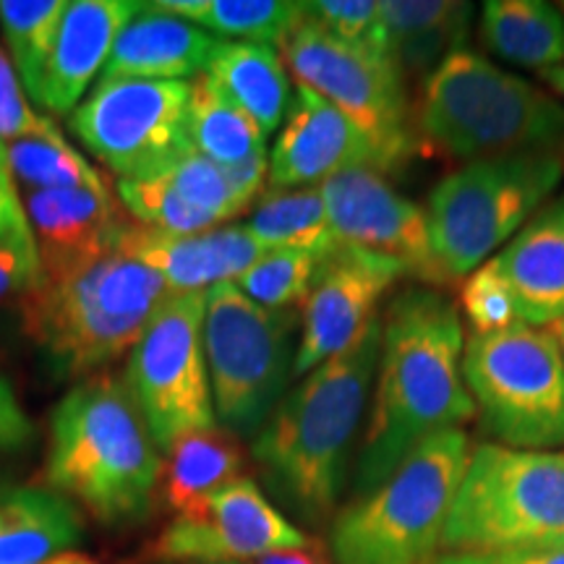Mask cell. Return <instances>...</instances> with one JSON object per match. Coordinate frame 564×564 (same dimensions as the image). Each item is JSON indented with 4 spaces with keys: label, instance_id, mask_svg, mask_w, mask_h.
Here are the masks:
<instances>
[{
    "label": "cell",
    "instance_id": "cell-1",
    "mask_svg": "<svg viewBox=\"0 0 564 564\" xmlns=\"http://www.w3.org/2000/svg\"><path fill=\"white\" fill-rule=\"evenodd\" d=\"M463 350L460 312L447 295L411 288L392 299L382 316L373 405L352 474L356 497L387 481L429 436L476 419Z\"/></svg>",
    "mask_w": 564,
    "mask_h": 564
},
{
    "label": "cell",
    "instance_id": "cell-2",
    "mask_svg": "<svg viewBox=\"0 0 564 564\" xmlns=\"http://www.w3.org/2000/svg\"><path fill=\"white\" fill-rule=\"evenodd\" d=\"M382 350V316L356 343L316 366L282 398L253 436L251 457L280 512L319 528L333 518L348 481L352 442L361 426Z\"/></svg>",
    "mask_w": 564,
    "mask_h": 564
},
{
    "label": "cell",
    "instance_id": "cell-3",
    "mask_svg": "<svg viewBox=\"0 0 564 564\" xmlns=\"http://www.w3.org/2000/svg\"><path fill=\"white\" fill-rule=\"evenodd\" d=\"M160 474V449L123 377L91 373L55 408L45 481L97 523H144L158 505Z\"/></svg>",
    "mask_w": 564,
    "mask_h": 564
},
{
    "label": "cell",
    "instance_id": "cell-4",
    "mask_svg": "<svg viewBox=\"0 0 564 564\" xmlns=\"http://www.w3.org/2000/svg\"><path fill=\"white\" fill-rule=\"evenodd\" d=\"M171 295L158 272L112 249L42 270L37 285L17 303L21 329L47 369L76 379L131 352Z\"/></svg>",
    "mask_w": 564,
    "mask_h": 564
},
{
    "label": "cell",
    "instance_id": "cell-5",
    "mask_svg": "<svg viewBox=\"0 0 564 564\" xmlns=\"http://www.w3.org/2000/svg\"><path fill=\"white\" fill-rule=\"evenodd\" d=\"M419 137L460 160L564 147V105L474 51H457L423 82Z\"/></svg>",
    "mask_w": 564,
    "mask_h": 564
},
{
    "label": "cell",
    "instance_id": "cell-6",
    "mask_svg": "<svg viewBox=\"0 0 564 564\" xmlns=\"http://www.w3.org/2000/svg\"><path fill=\"white\" fill-rule=\"evenodd\" d=\"M470 455L463 429L421 442L398 470L358 494L329 523L335 564H429Z\"/></svg>",
    "mask_w": 564,
    "mask_h": 564
},
{
    "label": "cell",
    "instance_id": "cell-7",
    "mask_svg": "<svg viewBox=\"0 0 564 564\" xmlns=\"http://www.w3.org/2000/svg\"><path fill=\"white\" fill-rule=\"evenodd\" d=\"M564 546V453L470 447L444 520L447 554Z\"/></svg>",
    "mask_w": 564,
    "mask_h": 564
},
{
    "label": "cell",
    "instance_id": "cell-8",
    "mask_svg": "<svg viewBox=\"0 0 564 564\" xmlns=\"http://www.w3.org/2000/svg\"><path fill=\"white\" fill-rule=\"evenodd\" d=\"M556 154L523 152L465 162L429 194L426 220L436 259L449 280L468 278L525 228L556 192Z\"/></svg>",
    "mask_w": 564,
    "mask_h": 564
},
{
    "label": "cell",
    "instance_id": "cell-9",
    "mask_svg": "<svg viewBox=\"0 0 564 564\" xmlns=\"http://www.w3.org/2000/svg\"><path fill=\"white\" fill-rule=\"evenodd\" d=\"M301 316L295 308L259 306L223 282L207 291L204 352L212 405L220 429L236 440H251L264 429L285 398L299 352Z\"/></svg>",
    "mask_w": 564,
    "mask_h": 564
},
{
    "label": "cell",
    "instance_id": "cell-10",
    "mask_svg": "<svg viewBox=\"0 0 564 564\" xmlns=\"http://www.w3.org/2000/svg\"><path fill=\"white\" fill-rule=\"evenodd\" d=\"M463 379L497 444L535 453L564 447V356L549 329L518 324L497 335L470 333Z\"/></svg>",
    "mask_w": 564,
    "mask_h": 564
},
{
    "label": "cell",
    "instance_id": "cell-11",
    "mask_svg": "<svg viewBox=\"0 0 564 564\" xmlns=\"http://www.w3.org/2000/svg\"><path fill=\"white\" fill-rule=\"evenodd\" d=\"M280 55L301 87L316 91L377 139L392 171L419 152L421 137L405 76L390 55L350 45L322 30L306 13L280 42Z\"/></svg>",
    "mask_w": 564,
    "mask_h": 564
},
{
    "label": "cell",
    "instance_id": "cell-12",
    "mask_svg": "<svg viewBox=\"0 0 564 564\" xmlns=\"http://www.w3.org/2000/svg\"><path fill=\"white\" fill-rule=\"evenodd\" d=\"M204 314L207 293H173L129 352L123 379L162 455L181 436L217 426Z\"/></svg>",
    "mask_w": 564,
    "mask_h": 564
},
{
    "label": "cell",
    "instance_id": "cell-13",
    "mask_svg": "<svg viewBox=\"0 0 564 564\" xmlns=\"http://www.w3.org/2000/svg\"><path fill=\"white\" fill-rule=\"evenodd\" d=\"M192 82L100 79L68 116L76 139L121 181L158 178L192 152Z\"/></svg>",
    "mask_w": 564,
    "mask_h": 564
},
{
    "label": "cell",
    "instance_id": "cell-14",
    "mask_svg": "<svg viewBox=\"0 0 564 564\" xmlns=\"http://www.w3.org/2000/svg\"><path fill=\"white\" fill-rule=\"evenodd\" d=\"M308 541L312 539L267 499L262 486L241 476L212 494L196 514L173 518L147 549L144 562H251L272 552L301 549Z\"/></svg>",
    "mask_w": 564,
    "mask_h": 564
},
{
    "label": "cell",
    "instance_id": "cell-15",
    "mask_svg": "<svg viewBox=\"0 0 564 564\" xmlns=\"http://www.w3.org/2000/svg\"><path fill=\"white\" fill-rule=\"evenodd\" d=\"M337 241L403 264L426 285L453 282L436 259L426 209L390 186L384 173L350 167L319 186Z\"/></svg>",
    "mask_w": 564,
    "mask_h": 564
},
{
    "label": "cell",
    "instance_id": "cell-16",
    "mask_svg": "<svg viewBox=\"0 0 564 564\" xmlns=\"http://www.w3.org/2000/svg\"><path fill=\"white\" fill-rule=\"evenodd\" d=\"M411 278L403 264L379 253L340 243L324 259L308 299L301 303V335L293 377H306L316 366L343 352L369 324L387 291Z\"/></svg>",
    "mask_w": 564,
    "mask_h": 564
},
{
    "label": "cell",
    "instance_id": "cell-17",
    "mask_svg": "<svg viewBox=\"0 0 564 564\" xmlns=\"http://www.w3.org/2000/svg\"><path fill=\"white\" fill-rule=\"evenodd\" d=\"M350 167L392 173L390 160L371 133L316 91L295 84L291 108L270 152L272 192L316 188Z\"/></svg>",
    "mask_w": 564,
    "mask_h": 564
},
{
    "label": "cell",
    "instance_id": "cell-18",
    "mask_svg": "<svg viewBox=\"0 0 564 564\" xmlns=\"http://www.w3.org/2000/svg\"><path fill=\"white\" fill-rule=\"evenodd\" d=\"M118 251L158 272L171 293H207L223 282H236L267 253L246 225L175 236L137 220L126 225Z\"/></svg>",
    "mask_w": 564,
    "mask_h": 564
},
{
    "label": "cell",
    "instance_id": "cell-19",
    "mask_svg": "<svg viewBox=\"0 0 564 564\" xmlns=\"http://www.w3.org/2000/svg\"><path fill=\"white\" fill-rule=\"evenodd\" d=\"M137 0H74L58 26L40 82L37 105L70 116L110 58L123 26L141 11Z\"/></svg>",
    "mask_w": 564,
    "mask_h": 564
},
{
    "label": "cell",
    "instance_id": "cell-20",
    "mask_svg": "<svg viewBox=\"0 0 564 564\" xmlns=\"http://www.w3.org/2000/svg\"><path fill=\"white\" fill-rule=\"evenodd\" d=\"M24 207L40 249L42 270H55L118 249V238L131 223L112 194H97L89 188L26 192Z\"/></svg>",
    "mask_w": 564,
    "mask_h": 564
},
{
    "label": "cell",
    "instance_id": "cell-21",
    "mask_svg": "<svg viewBox=\"0 0 564 564\" xmlns=\"http://www.w3.org/2000/svg\"><path fill=\"white\" fill-rule=\"evenodd\" d=\"M220 42L192 21L144 3L118 34L102 68V79H196L209 68Z\"/></svg>",
    "mask_w": 564,
    "mask_h": 564
},
{
    "label": "cell",
    "instance_id": "cell-22",
    "mask_svg": "<svg viewBox=\"0 0 564 564\" xmlns=\"http://www.w3.org/2000/svg\"><path fill=\"white\" fill-rule=\"evenodd\" d=\"M497 272L510 285L528 327L564 319V196L546 204L497 257Z\"/></svg>",
    "mask_w": 564,
    "mask_h": 564
},
{
    "label": "cell",
    "instance_id": "cell-23",
    "mask_svg": "<svg viewBox=\"0 0 564 564\" xmlns=\"http://www.w3.org/2000/svg\"><path fill=\"white\" fill-rule=\"evenodd\" d=\"M84 541V520L53 489L0 484V564H45Z\"/></svg>",
    "mask_w": 564,
    "mask_h": 564
},
{
    "label": "cell",
    "instance_id": "cell-24",
    "mask_svg": "<svg viewBox=\"0 0 564 564\" xmlns=\"http://www.w3.org/2000/svg\"><path fill=\"white\" fill-rule=\"evenodd\" d=\"M384 51L400 74L426 82L449 55L465 51L474 6L455 0H382Z\"/></svg>",
    "mask_w": 564,
    "mask_h": 564
},
{
    "label": "cell",
    "instance_id": "cell-25",
    "mask_svg": "<svg viewBox=\"0 0 564 564\" xmlns=\"http://www.w3.org/2000/svg\"><path fill=\"white\" fill-rule=\"evenodd\" d=\"M228 100L243 110L264 137L278 131L291 108L293 91L288 66L272 45L220 42L204 70Z\"/></svg>",
    "mask_w": 564,
    "mask_h": 564
},
{
    "label": "cell",
    "instance_id": "cell-26",
    "mask_svg": "<svg viewBox=\"0 0 564 564\" xmlns=\"http://www.w3.org/2000/svg\"><path fill=\"white\" fill-rule=\"evenodd\" d=\"M241 442L220 426L181 436L165 453L160 474V499L175 518L196 514L212 494L243 474Z\"/></svg>",
    "mask_w": 564,
    "mask_h": 564
},
{
    "label": "cell",
    "instance_id": "cell-27",
    "mask_svg": "<svg viewBox=\"0 0 564 564\" xmlns=\"http://www.w3.org/2000/svg\"><path fill=\"white\" fill-rule=\"evenodd\" d=\"M481 40L514 66H564V13L541 0H489L481 11Z\"/></svg>",
    "mask_w": 564,
    "mask_h": 564
},
{
    "label": "cell",
    "instance_id": "cell-28",
    "mask_svg": "<svg viewBox=\"0 0 564 564\" xmlns=\"http://www.w3.org/2000/svg\"><path fill=\"white\" fill-rule=\"evenodd\" d=\"M186 133L192 150L217 165H236L246 158L267 152L262 129L217 89L209 74L192 79Z\"/></svg>",
    "mask_w": 564,
    "mask_h": 564
},
{
    "label": "cell",
    "instance_id": "cell-29",
    "mask_svg": "<svg viewBox=\"0 0 564 564\" xmlns=\"http://www.w3.org/2000/svg\"><path fill=\"white\" fill-rule=\"evenodd\" d=\"M246 230L267 251L299 249L329 257L340 246L329 225L319 186L264 194L253 207Z\"/></svg>",
    "mask_w": 564,
    "mask_h": 564
},
{
    "label": "cell",
    "instance_id": "cell-30",
    "mask_svg": "<svg viewBox=\"0 0 564 564\" xmlns=\"http://www.w3.org/2000/svg\"><path fill=\"white\" fill-rule=\"evenodd\" d=\"M150 6L223 37L278 47L303 17V3L288 0H158Z\"/></svg>",
    "mask_w": 564,
    "mask_h": 564
},
{
    "label": "cell",
    "instance_id": "cell-31",
    "mask_svg": "<svg viewBox=\"0 0 564 564\" xmlns=\"http://www.w3.org/2000/svg\"><path fill=\"white\" fill-rule=\"evenodd\" d=\"M66 9L68 0H0V26L9 45L11 66L34 102Z\"/></svg>",
    "mask_w": 564,
    "mask_h": 564
},
{
    "label": "cell",
    "instance_id": "cell-32",
    "mask_svg": "<svg viewBox=\"0 0 564 564\" xmlns=\"http://www.w3.org/2000/svg\"><path fill=\"white\" fill-rule=\"evenodd\" d=\"M6 162L13 181L26 186V192L45 188H89L97 194H110L108 183L82 152L63 141L47 139H19L6 144Z\"/></svg>",
    "mask_w": 564,
    "mask_h": 564
},
{
    "label": "cell",
    "instance_id": "cell-33",
    "mask_svg": "<svg viewBox=\"0 0 564 564\" xmlns=\"http://www.w3.org/2000/svg\"><path fill=\"white\" fill-rule=\"evenodd\" d=\"M322 253L299 249L267 251L251 270H246L232 285L259 306L282 312L308 299L324 267Z\"/></svg>",
    "mask_w": 564,
    "mask_h": 564
},
{
    "label": "cell",
    "instance_id": "cell-34",
    "mask_svg": "<svg viewBox=\"0 0 564 564\" xmlns=\"http://www.w3.org/2000/svg\"><path fill=\"white\" fill-rule=\"evenodd\" d=\"M118 196L131 217L147 228L175 232V236H194L220 225L207 212L196 209L162 178L118 181Z\"/></svg>",
    "mask_w": 564,
    "mask_h": 564
},
{
    "label": "cell",
    "instance_id": "cell-35",
    "mask_svg": "<svg viewBox=\"0 0 564 564\" xmlns=\"http://www.w3.org/2000/svg\"><path fill=\"white\" fill-rule=\"evenodd\" d=\"M158 178L171 183L192 207L207 212L217 223L232 220V217L246 212L243 202L238 199L228 178H225L223 165H217V162L207 160L194 150L183 154L181 160H175Z\"/></svg>",
    "mask_w": 564,
    "mask_h": 564
},
{
    "label": "cell",
    "instance_id": "cell-36",
    "mask_svg": "<svg viewBox=\"0 0 564 564\" xmlns=\"http://www.w3.org/2000/svg\"><path fill=\"white\" fill-rule=\"evenodd\" d=\"M460 308L474 335H497L523 324L510 285L497 272L491 259L465 278Z\"/></svg>",
    "mask_w": 564,
    "mask_h": 564
},
{
    "label": "cell",
    "instance_id": "cell-37",
    "mask_svg": "<svg viewBox=\"0 0 564 564\" xmlns=\"http://www.w3.org/2000/svg\"><path fill=\"white\" fill-rule=\"evenodd\" d=\"M303 13L335 37L387 55L382 9L373 0H312Z\"/></svg>",
    "mask_w": 564,
    "mask_h": 564
},
{
    "label": "cell",
    "instance_id": "cell-38",
    "mask_svg": "<svg viewBox=\"0 0 564 564\" xmlns=\"http://www.w3.org/2000/svg\"><path fill=\"white\" fill-rule=\"evenodd\" d=\"M19 139L63 141L58 126L47 116H40L26 100L24 87L17 79L11 58L0 47V147Z\"/></svg>",
    "mask_w": 564,
    "mask_h": 564
},
{
    "label": "cell",
    "instance_id": "cell-39",
    "mask_svg": "<svg viewBox=\"0 0 564 564\" xmlns=\"http://www.w3.org/2000/svg\"><path fill=\"white\" fill-rule=\"evenodd\" d=\"M42 278L40 249L30 220L0 236V303L21 301Z\"/></svg>",
    "mask_w": 564,
    "mask_h": 564
},
{
    "label": "cell",
    "instance_id": "cell-40",
    "mask_svg": "<svg viewBox=\"0 0 564 564\" xmlns=\"http://www.w3.org/2000/svg\"><path fill=\"white\" fill-rule=\"evenodd\" d=\"M34 440V423L21 408L11 384L0 377V455L21 453Z\"/></svg>",
    "mask_w": 564,
    "mask_h": 564
},
{
    "label": "cell",
    "instance_id": "cell-41",
    "mask_svg": "<svg viewBox=\"0 0 564 564\" xmlns=\"http://www.w3.org/2000/svg\"><path fill=\"white\" fill-rule=\"evenodd\" d=\"M429 564H564V546L505 549V552H442Z\"/></svg>",
    "mask_w": 564,
    "mask_h": 564
},
{
    "label": "cell",
    "instance_id": "cell-42",
    "mask_svg": "<svg viewBox=\"0 0 564 564\" xmlns=\"http://www.w3.org/2000/svg\"><path fill=\"white\" fill-rule=\"evenodd\" d=\"M26 220V212L21 207L17 181L6 162V147H0V236H6L11 228Z\"/></svg>",
    "mask_w": 564,
    "mask_h": 564
},
{
    "label": "cell",
    "instance_id": "cell-43",
    "mask_svg": "<svg viewBox=\"0 0 564 564\" xmlns=\"http://www.w3.org/2000/svg\"><path fill=\"white\" fill-rule=\"evenodd\" d=\"M243 564H335V560L329 556V549L324 546L322 541L312 539L306 546H301V549L272 552V554L257 556V560L243 562Z\"/></svg>",
    "mask_w": 564,
    "mask_h": 564
},
{
    "label": "cell",
    "instance_id": "cell-44",
    "mask_svg": "<svg viewBox=\"0 0 564 564\" xmlns=\"http://www.w3.org/2000/svg\"><path fill=\"white\" fill-rule=\"evenodd\" d=\"M541 79L549 84V89H554L556 95L564 97V66L541 70Z\"/></svg>",
    "mask_w": 564,
    "mask_h": 564
},
{
    "label": "cell",
    "instance_id": "cell-45",
    "mask_svg": "<svg viewBox=\"0 0 564 564\" xmlns=\"http://www.w3.org/2000/svg\"><path fill=\"white\" fill-rule=\"evenodd\" d=\"M45 564H100V562H95V560H89V556H82V554H74V552H66V554H61V556H55V560H51V562H45Z\"/></svg>",
    "mask_w": 564,
    "mask_h": 564
},
{
    "label": "cell",
    "instance_id": "cell-46",
    "mask_svg": "<svg viewBox=\"0 0 564 564\" xmlns=\"http://www.w3.org/2000/svg\"><path fill=\"white\" fill-rule=\"evenodd\" d=\"M549 333L556 337V343H560V350H562V356H564V319L552 324V327H549Z\"/></svg>",
    "mask_w": 564,
    "mask_h": 564
},
{
    "label": "cell",
    "instance_id": "cell-47",
    "mask_svg": "<svg viewBox=\"0 0 564 564\" xmlns=\"http://www.w3.org/2000/svg\"><path fill=\"white\" fill-rule=\"evenodd\" d=\"M212 564H243V562H212Z\"/></svg>",
    "mask_w": 564,
    "mask_h": 564
},
{
    "label": "cell",
    "instance_id": "cell-48",
    "mask_svg": "<svg viewBox=\"0 0 564 564\" xmlns=\"http://www.w3.org/2000/svg\"><path fill=\"white\" fill-rule=\"evenodd\" d=\"M144 564H175V562H144Z\"/></svg>",
    "mask_w": 564,
    "mask_h": 564
},
{
    "label": "cell",
    "instance_id": "cell-49",
    "mask_svg": "<svg viewBox=\"0 0 564 564\" xmlns=\"http://www.w3.org/2000/svg\"><path fill=\"white\" fill-rule=\"evenodd\" d=\"M562 13H564V6H562Z\"/></svg>",
    "mask_w": 564,
    "mask_h": 564
}]
</instances>
